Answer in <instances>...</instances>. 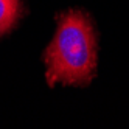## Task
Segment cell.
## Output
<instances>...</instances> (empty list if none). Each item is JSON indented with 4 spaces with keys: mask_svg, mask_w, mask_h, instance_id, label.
<instances>
[{
    "mask_svg": "<svg viewBox=\"0 0 129 129\" xmlns=\"http://www.w3.org/2000/svg\"><path fill=\"white\" fill-rule=\"evenodd\" d=\"M50 86H87L96 70V36L90 17L78 10L58 16V26L44 51Z\"/></svg>",
    "mask_w": 129,
    "mask_h": 129,
    "instance_id": "1",
    "label": "cell"
},
{
    "mask_svg": "<svg viewBox=\"0 0 129 129\" xmlns=\"http://www.w3.org/2000/svg\"><path fill=\"white\" fill-rule=\"evenodd\" d=\"M22 14L20 0H0V36L6 34Z\"/></svg>",
    "mask_w": 129,
    "mask_h": 129,
    "instance_id": "2",
    "label": "cell"
}]
</instances>
